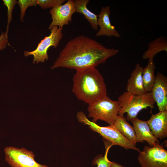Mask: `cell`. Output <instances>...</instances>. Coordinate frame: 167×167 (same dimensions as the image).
Here are the masks:
<instances>
[{
  "label": "cell",
  "instance_id": "obj_17",
  "mask_svg": "<svg viewBox=\"0 0 167 167\" xmlns=\"http://www.w3.org/2000/svg\"><path fill=\"white\" fill-rule=\"evenodd\" d=\"M115 127L130 142L135 145L138 143L134 128L125 118L118 115L114 124Z\"/></svg>",
  "mask_w": 167,
  "mask_h": 167
},
{
  "label": "cell",
  "instance_id": "obj_7",
  "mask_svg": "<svg viewBox=\"0 0 167 167\" xmlns=\"http://www.w3.org/2000/svg\"><path fill=\"white\" fill-rule=\"evenodd\" d=\"M138 160L141 167H167V151L158 143L152 147L145 145Z\"/></svg>",
  "mask_w": 167,
  "mask_h": 167
},
{
  "label": "cell",
  "instance_id": "obj_3",
  "mask_svg": "<svg viewBox=\"0 0 167 167\" xmlns=\"http://www.w3.org/2000/svg\"><path fill=\"white\" fill-rule=\"evenodd\" d=\"M117 101L121 106L118 115L124 117L126 113V118L129 121L136 118L143 109L148 107L154 108L155 103L151 92L138 95L126 91L119 96Z\"/></svg>",
  "mask_w": 167,
  "mask_h": 167
},
{
  "label": "cell",
  "instance_id": "obj_15",
  "mask_svg": "<svg viewBox=\"0 0 167 167\" xmlns=\"http://www.w3.org/2000/svg\"><path fill=\"white\" fill-rule=\"evenodd\" d=\"M75 12L84 15L90 24L91 27L95 30L98 29V15L90 11L87 7L90 2L89 0H73Z\"/></svg>",
  "mask_w": 167,
  "mask_h": 167
},
{
  "label": "cell",
  "instance_id": "obj_8",
  "mask_svg": "<svg viewBox=\"0 0 167 167\" xmlns=\"http://www.w3.org/2000/svg\"><path fill=\"white\" fill-rule=\"evenodd\" d=\"M4 151L6 161L11 167H49L36 162L33 152L24 148L8 146Z\"/></svg>",
  "mask_w": 167,
  "mask_h": 167
},
{
  "label": "cell",
  "instance_id": "obj_9",
  "mask_svg": "<svg viewBox=\"0 0 167 167\" xmlns=\"http://www.w3.org/2000/svg\"><path fill=\"white\" fill-rule=\"evenodd\" d=\"M75 12L73 0H68L64 4L51 8L49 13L52 21L49 27L50 29L54 26L63 29V26L69 24L72 21V16Z\"/></svg>",
  "mask_w": 167,
  "mask_h": 167
},
{
  "label": "cell",
  "instance_id": "obj_2",
  "mask_svg": "<svg viewBox=\"0 0 167 167\" xmlns=\"http://www.w3.org/2000/svg\"><path fill=\"white\" fill-rule=\"evenodd\" d=\"M72 90L78 99L88 105L107 96L104 78L95 67L76 70L73 78Z\"/></svg>",
  "mask_w": 167,
  "mask_h": 167
},
{
  "label": "cell",
  "instance_id": "obj_19",
  "mask_svg": "<svg viewBox=\"0 0 167 167\" xmlns=\"http://www.w3.org/2000/svg\"><path fill=\"white\" fill-rule=\"evenodd\" d=\"M112 146L111 143L108 145L106 144L105 155H99L96 156L92 161L93 165H96L97 167H111L110 161L109 160L107 155L109 150Z\"/></svg>",
  "mask_w": 167,
  "mask_h": 167
},
{
  "label": "cell",
  "instance_id": "obj_4",
  "mask_svg": "<svg viewBox=\"0 0 167 167\" xmlns=\"http://www.w3.org/2000/svg\"><path fill=\"white\" fill-rule=\"evenodd\" d=\"M76 117L79 122L88 125L92 130L99 133L112 146L118 145L126 150L140 151L136 145L131 143L124 136L114 124L109 125L107 126H99L89 120L85 114L81 111L77 113Z\"/></svg>",
  "mask_w": 167,
  "mask_h": 167
},
{
  "label": "cell",
  "instance_id": "obj_5",
  "mask_svg": "<svg viewBox=\"0 0 167 167\" xmlns=\"http://www.w3.org/2000/svg\"><path fill=\"white\" fill-rule=\"evenodd\" d=\"M120 108L118 101L112 100L107 96L88 105V116L92 118V121L95 123L101 120L114 124Z\"/></svg>",
  "mask_w": 167,
  "mask_h": 167
},
{
  "label": "cell",
  "instance_id": "obj_21",
  "mask_svg": "<svg viewBox=\"0 0 167 167\" xmlns=\"http://www.w3.org/2000/svg\"><path fill=\"white\" fill-rule=\"evenodd\" d=\"M3 4L7 8V24L6 33L8 34L9 25L12 19V13L15 5L17 3L16 0H3Z\"/></svg>",
  "mask_w": 167,
  "mask_h": 167
},
{
  "label": "cell",
  "instance_id": "obj_20",
  "mask_svg": "<svg viewBox=\"0 0 167 167\" xmlns=\"http://www.w3.org/2000/svg\"><path fill=\"white\" fill-rule=\"evenodd\" d=\"M17 3L20 8V19L21 22H24L25 12L28 8L36 6L37 5L36 0H19Z\"/></svg>",
  "mask_w": 167,
  "mask_h": 167
},
{
  "label": "cell",
  "instance_id": "obj_24",
  "mask_svg": "<svg viewBox=\"0 0 167 167\" xmlns=\"http://www.w3.org/2000/svg\"><path fill=\"white\" fill-rule=\"evenodd\" d=\"M111 167H125L116 162L110 161Z\"/></svg>",
  "mask_w": 167,
  "mask_h": 167
},
{
  "label": "cell",
  "instance_id": "obj_13",
  "mask_svg": "<svg viewBox=\"0 0 167 167\" xmlns=\"http://www.w3.org/2000/svg\"><path fill=\"white\" fill-rule=\"evenodd\" d=\"M130 121L133 124L138 142L143 143L145 141L151 147L156 143H159L158 139L152 133L147 121L141 120L136 117Z\"/></svg>",
  "mask_w": 167,
  "mask_h": 167
},
{
  "label": "cell",
  "instance_id": "obj_6",
  "mask_svg": "<svg viewBox=\"0 0 167 167\" xmlns=\"http://www.w3.org/2000/svg\"><path fill=\"white\" fill-rule=\"evenodd\" d=\"M62 29L57 26L52 27L50 29V34L41 41L36 48L32 51H24V56L27 57L32 55L33 63L44 62L45 60H48L49 57L47 50L50 47L55 48L58 46L63 36Z\"/></svg>",
  "mask_w": 167,
  "mask_h": 167
},
{
  "label": "cell",
  "instance_id": "obj_16",
  "mask_svg": "<svg viewBox=\"0 0 167 167\" xmlns=\"http://www.w3.org/2000/svg\"><path fill=\"white\" fill-rule=\"evenodd\" d=\"M162 51L167 52V39L166 37L160 36L149 43L148 49L142 55V58L153 59L156 55Z\"/></svg>",
  "mask_w": 167,
  "mask_h": 167
},
{
  "label": "cell",
  "instance_id": "obj_22",
  "mask_svg": "<svg viewBox=\"0 0 167 167\" xmlns=\"http://www.w3.org/2000/svg\"><path fill=\"white\" fill-rule=\"evenodd\" d=\"M37 5L43 9L51 8L62 4L65 0H36Z\"/></svg>",
  "mask_w": 167,
  "mask_h": 167
},
{
  "label": "cell",
  "instance_id": "obj_11",
  "mask_svg": "<svg viewBox=\"0 0 167 167\" xmlns=\"http://www.w3.org/2000/svg\"><path fill=\"white\" fill-rule=\"evenodd\" d=\"M110 6L102 7L98 15V25L99 29L96 34L97 37L106 36L119 38L121 35L115 27L112 25L110 19Z\"/></svg>",
  "mask_w": 167,
  "mask_h": 167
},
{
  "label": "cell",
  "instance_id": "obj_10",
  "mask_svg": "<svg viewBox=\"0 0 167 167\" xmlns=\"http://www.w3.org/2000/svg\"><path fill=\"white\" fill-rule=\"evenodd\" d=\"M156 76L151 92L159 111L167 110V78L159 72Z\"/></svg>",
  "mask_w": 167,
  "mask_h": 167
},
{
  "label": "cell",
  "instance_id": "obj_23",
  "mask_svg": "<svg viewBox=\"0 0 167 167\" xmlns=\"http://www.w3.org/2000/svg\"><path fill=\"white\" fill-rule=\"evenodd\" d=\"M8 43V34L2 32L0 36V50L5 49L7 45H9Z\"/></svg>",
  "mask_w": 167,
  "mask_h": 167
},
{
  "label": "cell",
  "instance_id": "obj_1",
  "mask_svg": "<svg viewBox=\"0 0 167 167\" xmlns=\"http://www.w3.org/2000/svg\"><path fill=\"white\" fill-rule=\"evenodd\" d=\"M119 50L107 48L96 40L81 35L70 40L51 66L52 69L62 67L76 71L95 67L117 54Z\"/></svg>",
  "mask_w": 167,
  "mask_h": 167
},
{
  "label": "cell",
  "instance_id": "obj_12",
  "mask_svg": "<svg viewBox=\"0 0 167 167\" xmlns=\"http://www.w3.org/2000/svg\"><path fill=\"white\" fill-rule=\"evenodd\" d=\"M149 126L153 135L160 139L167 136V110L152 114L150 118L147 121Z\"/></svg>",
  "mask_w": 167,
  "mask_h": 167
},
{
  "label": "cell",
  "instance_id": "obj_14",
  "mask_svg": "<svg viewBox=\"0 0 167 167\" xmlns=\"http://www.w3.org/2000/svg\"><path fill=\"white\" fill-rule=\"evenodd\" d=\"M143 68L137 63L127 80L126 91L135 95H141L146 92L144 89L142 78Z\"/></svg>",
  "mask_w": 167,
  "mask_h": 167
},
{
  "label": "cell",
  "instance_id": "obj_18",
  "mask_svg": "<svg viewBox=\"0 0 167 167\" xmlns=\"http://www.w3.org/2000/svg\"><path fill=\"white\" fill-rule=\"evenodd\" d=\"M148 60V63L147 66L143 68L142 72L143 86L146 92L151 91L156 77L155 75L156 66L153 59Z\"/></svg>",
  "mask_w": 167,
  "mask_h": 167
}]
</instances>
